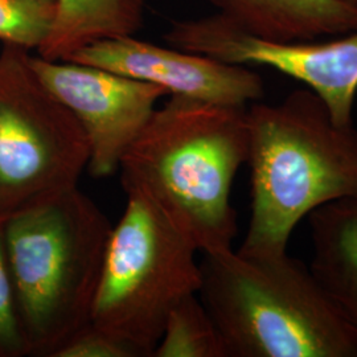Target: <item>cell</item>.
Returning <instances> with one entry per match:
<instances>
[{
  "mask_svg": "<svg viewBox=\"0 0 357 357\" xmlns=\"http://www.w3.org/2000/svg\"><path fill=\"white\" fill-rule=\"evenodd\" d=\"M53 357L144 356L135 345L90 321L72 335Z\"/></svg>",
  "mask_w": 357,
  "mask_h": 357,
  "instance_id": "obj_15",
  "label": "cell"
},
{
  "mask_svg": "<svg viewBox=\"0 0 357 357\" xmlns=\"http://www.w3.org/2000/svg\"><path fill=\"white\" fill-rule=\"evenodd\" d=\"M47 1H51V3H56V0H47Z\"/></svg>",
  "mask_w": 357,
  "mask_h": 357,
  "instance_id": "obj_18",
  "label": "cell"
},
{
  "mask_svg": "<svg viewBox=\"0 0 357 357\" xmlns=\"http://www.w3.org/2000/svg\"><path fill=\"white\" fill-rule=\"evenodd\" d=\"M347 3H349V4H354V6H357V0H344Z\"/></svg>",
  "mask_w": 357,
  "mask_h": 357,
  "instance_id": "obj_17",
  "label": "cell"
},
{
  "mask_svg": "<svg viewBox=\"0 0 357 357\" xmlns=\"http://www.w3.org/2000/svg\"><path fill=\"white\" fill-rule=\"evenodd\" d=\"M248 153L246 107L171 96L122 158L121 181L149 195L211 255L233 249L231 185Z\"/></svg>",
  "mask_w": 357,
  "mask_h": 357,
  "instance_id": "obj_1",
  "label": "cell"
},
{
  "mask_svg": "<svg viewBox=\"0 0 357 357\" xmlns=\"http://www.w3.org/2000/svg\"><path fill=\"white\" fill-rule=\"evenodd\" d=\"M29 51H0V220L78 187L88 139L70 110L38 79Z\"/></svg>",
  "mask_w": 357,
  "mask_h": 357,
  "instance_id": "obj_6",
  "label": "cell"
},
{
  "mask_svg": "<svg viewBox=\"0 0 357 357\" xmlns=\"http://www.w3.org/2000/svg\"><path fill=\"white\" fill-rule=\"evenodd\" d=\"M66 61L102 68L158 85L168 96L203 102L246 107L265 94L262 77L248 66L227 64L171 45L160 47L134 36L97 41L75 52Z\"/></svg>",
  "mask_w": 357,
  "mask_h": 357,
  "instance_id": "obj_9",
  "label": "cell"
},
{
  "mask_svg": "<svg viewBox=\"0 0 357 357\" xmlns=\"http://www.w3.org/2000/svg\"><path fill=\"white\" fill-rule=\"evenodd\" d=\"M123 190L125 212L113 225L90 321L153 357L169 311L199 293V250L149 195Z\"/></svg>",
  "mask_w": 357,
  "mask_h": 357,
  "instance_id": "obj_5",
  "label": "cell"
},
{
  "mask_svg": "<svg viewBox=\"0 0 357 357\" xmlns=\"http://www.w3.org/2000/svg\"><path fill=\"white\" fill-rule=\"evenodd\" d=\"M310 268L357 331V192L308 216Z\"/></svg>",
  "mask_w": 357,
  "mask_h": 357,
  "instance_id": "obj_11",
  "label": "cell"
},
{
  "mask_svg": "<svg viewBox=\"0 0 357 357\" xmlns=\"http://www.w3.org/2000/svg\"><path fill=\"white\" fill-rule=\"evenodd\" d=\"M54 20V3L47 0H0V41L26 51L44 44Z\"/></svg>",
  "mask_w": 357,
  "mask_h": 357,
  "instance_id": "obj_14",
  "label": "cell"
},
{
  "mask_svg": "<svg viewBox=\"0 0 357 357\" xmlns=\"http://www.w3.org/2000/svg\"><path fill=\"white\" fill-rule=\"evenodd\" d=\"M217 13L259 38L317 40L357 31V6L344 0H209Z\"/></svg>",
  "mask_w": 357,
  "mask_h": 357,
  "instance_id": "obj_10",
  "label": "cell"
},
{
  "mask_svg": "<svg viewBox=\"0 0 357 357\" xmlns=\"http://www.w3.org/2000/svg\"><path fill=\"white\" fill-rule=\"evenodd\" d=\"M149 3L150 0H56L53 26L38 54L60 61L97 41L134 36L143 26Z\"/></svg>",
  "mask_w": 357,
  "mask_h": 357,
  "instance_id": "obj_12",
  "label": "cell"
},
{
  "mask_svg": "<svg viewBox=\"0 0 357 357\" xmlns=\"http://www.w3.org/2000/svg\"><path fill=\"white\" fill-rule=\"evenodd\" d=\"M199 296L228 357H357V331L318 277L289 253L203 255Z\"/></svg>",
  "mask_w": 357,
  "mask_h": 357,
  "instance_id": "obj_3",
  "label": "cell"
},
{
  "mask_svg": "<svg viewBox=\"0 0 357 357\" xmlns=\"http://www.w3.org/2000/svg\"><path fill=\"white\" fill-rule=\"evenodd\" d=\"M3 221L0 220V357L26 356L13 299V283L4 248Z\"/></svg>",
  "mask_w": 357,
  "mask_h": 357,
  "instance_id": "obj_16",
  "label": "cell"
},
{
  "mask_svg": "<svg viewBox=\"0 0 357 357\" xmlns=\"http://www.w3.org/2000/svg\"><path fill=\"white\" fill-rule=\"evenodd\" d=\"M168 45L227 64L268 66L305 84L340 126L354 125L357 96V31L344 38L275 41L255 36L225 16L175 20L165 33Z\"/></svg>",
  "mask_w": 357,
  "mask_h": 357,
  "instance_id": "obj_7",
  "label": "cell"
},
{
  "mask_svg": "<svg viewBox=\"0 0 357 357\" xmlns=\"http://www.w3.org/2000/svg\"><path fill=\"white\" fill-rule=\"evenodd\" d=\"M246 114L252 209L237 252L281 255L305 217L357 192V130L337 125L307 88L275 105L255 103Z\"/></svg>",
  "mask_w": 357,
  "mask_h": 357,
  "instance_id": "obj_2",
  "label": "cell"
},
{
  "mask_svg": "<svg viewBox=\"0 0 357 357\" xmlns=\"http://www.w3.org/2000/svg\"><path fill=\"white\" fill-rule=\"evenodd\" d=\"M112 230L101 208L78 187L4 218L26 356H54L90 323Z\"/></svg>",
  "mask_w": 357,
  "mask_h": 357,
  "instance_id": "obj_4",
  "label": "cell"
},
{
  "mask_svg": "<svg viewBox=\"0 0 357 357\" xmlns=\"http://www.w3.org/2000/svg\"><path fill=\"white\" fill-rule=\"evenodd\" d=\"M153 357H228L199 294L185 296L169 311Z\"/></svg>",
  "mask_w": 357,
  "mask_h": 357,
  "instance_id": "obj_13",
  "label": "cell"
},
{
  "mask_svg": "<svg viewBox=\"0 0 357 357\" xmlns=\"http://www.w3.org/2000/svg\"><path fill=\"white\" fill-rule=\"evenodd\" d=\"M38 79L75 115L89 144L88 171L107 178L149 123L156 103L168 96L150 82L75 61L29 54Z\"/></svg>",
  "mask_w": 357,
  "mask_h": 357,
  "instance_id": "obj_8",
  "label": "cell"
}]
</instances>
